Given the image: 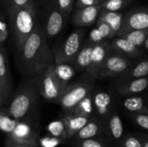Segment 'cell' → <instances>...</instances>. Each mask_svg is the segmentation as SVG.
<instances>
[{
  "label": "cell",
  "instance_id": "21",
  "mask_svg": "<svg viewBox=\"0 0 148 147\" xmlns=\"http://www.w3.org/2000/svg\"><path fill=\"white\" fill-rule=\"evenodd\" d=\"M125 109L132 114L135 113H148V107L145 101L140 96H128L123 102Z\"/></svg>",
  "mask_w": 148,
  "mask_h": 147
},
{
  "label": "cell",
  "instance_id": "10",
  "mask_svg": "<svg viewBox=\"0 0 148 147\" xmlns=\"http://www.w3.org/2000/svg\"><path fill=\"white\" fill-rule=\"evenodd\" d=\"M104 136L109 142L117 146L121 144L124 137V127L122 120L117 113H111L104 122Z\"/></svg>",
  "mask_w": 148,
  "mask_h": 147
},
{
  "label": "cell",
  "instance_id": "28",
  "mask_svg": "<svg viewBox=\"0 0 148 147\" xmlns=\"http://www.w3.org/2000/svg\"><path fill=\"white\" fill-rule=\"evenodd\" d=\"M121 147H144L140 134L127 133L124 135L120 144Z\"/></svg>",
  "mask_w": 148,
  "mask_h": 147
},
{
  "label": "cell",
  "instance_id": "23",
  "mask_svg": "<svg viewBox=\"0 0 148 147\" xmlns=\"http://www.w3.org/2000/svg\"><path fill=\"white\" fill-rule=\"evenodd\" d=\"M95 108H94V104H93V98L91 97L90 94L86 96L83 100H82L78 105L75 107V109L72 111L73 113L81 115V116H85L88 118H91L94 115Z\"/></svg>",
  "mask_w": 148,
  "mask_h": 147
},
{
  "label": "cell",
  "instance_id": "31",
  "mask_svg": "<svg viewBox=\"0 0 148 147\" xmlns=\"http://www.w3.org/2000/svg\"><path fill=\"white\" fill-rule=\"evenodd\" d=\"M0 80L2 81L3 86L6 88V89L10 92V78L8 76V71L6 68L5 59L3 53L2 49L0 48Z\"/></svg>",
  "mask_w": 148,
  "mask_h": 147
},
{
  "label": "cell",
  "instance_id": "7",
  "mask_svg": "<svg viewBox=\"0 0 148 147\" xmlns=\"http://www.w3.org/2000/svg\"><path fill=\"white\" fill-rule=\"evenodd\" d=\"M39 131L27 119L18 120L11 133L6 135L5 147L14 144H37Z\"/></svg>",
  "mask_w": 148,
  "mask_h": 147
},
{
  "label": "cell",
  "instance_id": "27",
  "mask_svg": "<svg viewBox=\"0 0 148 147\" xmlns=\"http://www.w3.org/2000/svg\"><path fill=\"white\" fill-rule=\"evenodd\" d=\"M75 147H109L103 136L73 142Z\"/></svg>",
  "mask_w": 148,
  "mask_h": 147
},
{
  "label": "cell",
  "instance_id": "19",
  "mask_svg": "<svg viewBox=\"0 0 148 147\" xmlns=\"http://www.w3.org/2000/svg\"><path fill=\"white\" fill-rule=\"evenodd\" d=\"M123 14L120 13L119 11H109V10H105L101 13L98 21H102L107 23L112 29V37L116 36L121 26L123 20Z\"/></svg>",
  "mask_w": 148,
  "mask_h": 147
},
{
  "label": "cell",
  "instance_id": "22",
  "mask_svg": "<svg viewBox=\"0 0 148 147\" xmlns=\"http://www.w3.org/2000/svg\"><path fill=\"white\" fill-rule=\"evenodd\" d=\"M46 132L48 134L59 138V139H62L64 140L68 139V135H67V130H66V126L65 124L62 120V118L53 120L50 123H49L46 127Z\"/></svg>",
  "mask_w": 148,
  "mask_h": 147
},
{
  "label": "cell",
  "instance_id": "38",
  "mask_svg": "<svg viewBox=\"0 0 148 147\" xmlns=\"http://www.w3.org/2000/svg\"><path fill=\"white\" fill-rule=\"evenodd\" d=\"M101 2L99 0H76V7L82 8L88 6H93L96 4H100Z\"/></svg>",
  "mask_w": 148,
  "mask_h": 147
},
{
  "label": "cell",
  "instance_id": "41",
  "mask_svg": "<svg viewBox=\"0 0 148 147\" xmlns=\"http://www.w3.org/2000/svg\"><path fill=\"white\" fill-rule=\"evenodd\" d=\"M142 140H143V146L148 147V135L146 134H140Z\"/></svg>",
  "mask_w": 148,
  "mask_h": 147
},
{
  "label": "cell",
  "instance_id": "45",
  "mask_svg": "<svg viewBox=\"0 0 148 147\" xmlns=\"http://www.w3.org/2000/svg\"><path fill=\"white\" fill-rule=\"evenodd\" d=\"M147 89H148V88H147Z\"/></svg>",
  "mask_w": 148,
  "mask_h": 147
},
{
  "label": "cell",
  "instance_id": "26",
  "mask_svg": "<svg viewBox=\"0 0 148 147\" xmlns=\"http://www.w3.org/2000/svg\"><path fill=\"white\" fill-rule=\"evenodd\" d=\"M56 75L63 81L69 83V81L73 78L75 74V69L69 63H59L54 65Z\"/></svg>",
  "mask_w": 148,
  "mask_h": 147
},
{
  "label": "cell",
  "instance_id": "39",
  "mask_svg": "<svg viewBox=\"0 0 148 147\" xmlns=\"http://www.w3.org/2000/svg\"><path fill=\"white\" fill-rule=\"evenodd\" d=\"M9 93L10 92L6 89V88L3 86L2 81L0 80V107H2L4 104V102L6 101Z\"/></svg>",
  "mask_w": 148,
  "mask_h": 147
},
{
  "label": "cell",
  "instance_id": "43",
  "mask_svg": "<svg viewBox=\"0 0 148 147\" xmlns=\"http://www.w3.org/2000/svg\"><path fill=\"white\" fill-rule=\"evenodd\" d=\"M3 1L6 4H8V3H9V1H10V0H3Z\"/></svg>",
  "mask_w": 148,
  "mask_h": 147
},
{
  "label": "cell",
  "instance_id": "1",
  "mask_svg": "<svg viewBox=\"0 0 148 147\" xmlns=\"http://www.w3.org/2000/svg\"><path fill=\"white\" fill-rule=\"evenodd\" d=\"M19 50L22 68L27 74L39 75L54 63L45 33L37 25Z\"/></svg>",
  "mask_w": 148,
  "mask_h": 147
},
{
  "label": "cell",
  "instance_id": "4",
  "mask_svg": "<svg viewBox=\"0 0 148 147\" xmlns=\"http://www.w3.org/2000/svg\"><path fill=\"white\" fill-rule=\"evenodd\" d=\"M36 85L39 94L46 101L57 102L69 83L62 81L56 75L54 64H51L38 75Z\"/></svg>",
  "mask_w": 148,
  "mask_h": 147
},
{
  "label": "cell",
  "instance_id": "2",
  "mask_svg": "<svg viewBox=\"0 0 148 147\" xmlns=\"http://www.w3.org/2000/svg\"><path fill=\"white\" fill-rule=\"evenodd\" d=\"M38 94L36 81H25L17 89L7 109L10 115L17 120L27 119L35 107Z\"/></svg>",
  "mask_w": 148,
  "mask_h": 147
},
{
  "label": "cell",
  "instance_id": "24",
  "mask_svg": "<svg viewBox=\"0 0 148 147\" xmlns=\"http://www.w3.org/2000/svg\"><path fill=\"white\" fill-rule=\"evenodd\" d=\"M18 120L10 115L7 109H0V131L6 135L12 132Z\"/></svg>",
  "mask_w": 148,
  "mask_h": 147
},
{
  "label": "cell",
  "instance_id": "17",
  "mask_svg": "<svg viewBox=\"0 0 148 147\" xmlns=\"http://www.w3.org/2000/svg\"><path fill=\"white\" fill-rule=\"evenodd\" d=\"M110 48L117 52L122 53L127 55H131L133 57H138L141 54L139 47H136L122 36H119L118 38L113 40Z\"/></svg>",
  "mask_w": 148,
  "mask_h": 147
},
{
  "label": "cell",
  "instance_id": "29",
  "mask_svg": "<svg viewBox=\"0 0 148 147\" xmlns=\"http://www.w3.org/2000/svg\"><path fill=\"white\" fill-rule=\"evenodd\" d=\"M131 0H104L101 4V9L109 11H119L124 9L130 3Z\"/></svg>",
  "mask_w": 148,
  "mask_h": 147
},
{
  "label": "cell",
  "instance_id": "3",
  "mask_svg": "<svg viewBox=\"0 0 148 147\" xmlns=\"http://www.w3.org/2000/svg\"><path fill=\"white\" fill-rule=\"evenodd\" d=\"M13 30L18 49H20L26 39L35 29L36 23V11L34 1L18 10L11 16Z\"/></svg>",
  "mask_w": 148,
  "mask_h": 147
},
{
  "label": "cell",
  "instance_id": "37",
  "mask_svg": "<svg viewBox=\"0 0 148 147\" xmlns=\"http://www.w3.org/2000/svg\"><path fill=\"white\" fill-rule=\"evenodd\" d=\"M89 39H90V42H93V43L95 44V43H99V42H102L104 38L102 37L100 30L97 28H95V29H94L91 31L90 36H89Z\"/></svg>",
  "mask_w": 148,
  "mask_h": 147
},
{
  "label": "cell",
  "instance_id": "15",
  "mask_svg": "<svg viewBox=\"0 0 148 147\" xmlns=\"http://www.w3.org/2000/svg\"><path fill=\"white\" fill-rule=\"evenodd\" d=\"M61 118L62 119V120H63V122L65 124V126H66L67 135H68L67 141L72 140V139L75 136V134L90 120V118L77 115V114H75L73 113H64V115H62Z\"/></svg>",
  "mask_w": 148,
  "mask_h": 147
},
{
  "label": "cell",
  "instance_id": "44",
  "mask_svg": "<svg viewBox=\"0 0 148 147\" xmlns=\"http://www.w3.org/2000/svg\"><path fill=\"white\" fill-rule=\"evenodd\" d=\"M99 1H100V2H101H101H103V1H104V0H99Z\"/></svg>",
  "mask_w": 148,
  "mask_h": 147
},
{
  "label": "cell",
  "instance_id": "13",
  "mask_svg": "<svg viewBox=\"0 0 148 147\" xmlns=\"http://www.w3.org/2000/svg\"><path fill=\"white\" fill-rule=\"evenodd\" d=\"M101 10V4H96L93 6L77 8L73 16V23L81 27L90 26L94 24L99 16V12Z\"/></svg>",
  "mask_w": 148,
  "mask_h": 147
},
{
  "label": "cell",
  "instance_id": "33",
  "mask_svg": "<svg viewBox=\"0 0 148 147\" xmlns=\"http://www.w3.org/2000/svg\"><path fill=\"white\" fill-rule=\"evenodd\" d=\"M148 75V61L140 62L133 70H132V77L135 78H141L145 77Z\"/></svg>",
  "mask_w": 148,
  "mask_h": 147
},
{
  "label": "cell",
  "instance_id": "18",
  "mask_svg": "<svg viewBox=\"0 0 148 147\" xmlns=\"http://www.w3.org/2000/svg\"><path fill=\"white\" fill-rule=\"evenodd\" d=\"M148 88V79L145 77L135 78L123 83L119 88V92L123 95H132L143 92Z\"/></svg>",
  "mask_w": 148,
  "mask_h": 147
},
{
  "label": "cell",
  "instance_id": "8",
  "mask_svg": "<svg viewBox=\"0 0 148 147\" xmlns=\"http://www.w3.org/2000/svg\"><path fill=\"white\" fill-rule=\"evenodd\" d=\"M148 9H138L128 12L123 16L121 26L116 36H121L133 30L147 29Z\"/></svg>",
  "mask_w": 148,
  "mask_h": 147
},
{
  "label": "cell",
  "instance_id": "6",
  "mask_svg": "<svg viewBox=\"0 0 148 147\" xmlns=\"http://www.w3.org/2000/svg\"><path fill=\"white\" fill-rule=\"evenodd\" d=\"M91 86L88 82H77L68 85L57 103L65 113H72L78 103L90 94Z\"/></svg>",
  "mask_w": 148,
  "mask_h": 147
},
{
  "label": "cell",
  "instance_id": "9",
  "mask_svg": "<svg viewBox=\"0 0 148 147\" xmlns=\"http://www.w3.org/2000/svg\"><path fill=\"white\" fill-rule=\"evenodd\" d=\"M129 61L119 54L108 55L103 63L100 77H114L124 73L128 68Z\"/></svg>",
  "mask_w": 148,
  "mask_h": 147
},
{
  "label": "cell",
  "instance_id": "16",
  "mask_svg": "<svg viewBox=\"0 0 148 147\" xmlns=\"http://www.w3.org/2000/svg\"><path fill=\"white\" fill-rule=\"evenodd\" d=\"M111 96L109 94L105 92H99L95 94L93 98V104L95 111L97 113L99 117L108 118L110 113L111 107Z\"/></svg>",
  "mask_w": 148,
  "mask_h": 147
},
{
  "label": "cell",
  "instance_id": "11",
  "mask_svg": "<svg viewBox=\"0 0 148 147\" xmlns=\"http://www.w3.org/2000/svg\"><path fill=\"white\" fill-rule=\"evenodd\" d=\"M108 48H109L108 44L103 41L99 43H95L94 45L92 56H91V62H90L88 68L86 69L88 73L93 77H95V78L100 77L103 63L108 55Z\"/></svg>",
  "mask_w": 148,
  "mask_h": 147
},
{
  "label": "cell",
  "instance_id": "36",
  "mask_svg": "<svg viewBox=\"0 0 148 147\" xmlns=\"http://www.w3.org/2000/svg\"><path fill=\"white\" fill-rule=\"evenodd\" d=\"M102 37L105 39V38H111L112 37V29H111V27L105 22H102V21H97V27H96Z\"/></svg>",
  "mask_w": 148,
  "mask_h": 147
},
{
  "label": "cell",
  "instance_id": "34",
  "mask_svg": "<svg viewBox=\"0 0 148 147\" xmlns=\"http://www.w3.org/2000/svg\"><path fill=\"white\" fill-rule=\"evenodd\" d=\"M31 1H33V0H10L7 4L10 16H11L15 12H16L18 10L25 7Z\"/></svg>",
  "mask_w": 148,
  "mask_h": 147
},
{
  "label": "cell",
  "instance_id": "14",
  "mask_svg": "<svg viewBox=\"0 0 148 147\" xmlns=\"http://www.w3.org/2000/svg\"><path fill=\"white\" fill-rule=\"evenodd\" d=\"M65 20L58 7L51 10L45 24V29H43L46 37L52 38L57 36L62 31Z\"/></svg>",
  "mask_w": 148,
  "mask_h": 147
},
{
  "label": "cell",
  "instance_id": "20",
  "mask_svg": "<svg viewBox=\"0 0 148 147\" xmlns=\"http://www.w3.org/2000/svg\"><path fill=\"white\" fill-rule=\"evenodd\" d=\"M94 45L95 43L90 42V43L84 45L82 48H81L80 51L78 52L77 55L75 56L73 62L75 63V70H83L88 68L90 62H91V56H92Z\"/></svg>",
  "mask_w": 148,
  "mask_h": 147
},
{
  "label": "cell",
  "instance_id": "30",
  "mask_svg": "<svg viewBox=\"0 0 148 147\" xmlns=\"http://www.w3.org/2000/svg\"><path fill=\"white\" fill-rule=\"evenodd\" d=\"M65 142L66 140L51 136L48 133L42 137H39L37 139L38 147H57Z\"/></svg>",
  "mask_w": 148,
  "mask_h": 147
},
{
  "label": "cell",
  "instance_id": "35",
  "mask_svg": "<svg viewBox=\"0 0 148 147\" xmlns=\"http://www.w3.org/2000/svg\"><path fill=\"white\" fill-rule=\"evenodd\" d=\"M131 117L138 126L148 131V113H135Z\"/></svg>",
  "mask_w": 148,
  "mask_h": 147
},
{
  "label": "cell",
  "instance_id": "42",
  "mask_svg": "<svg viewBox=\"0 0 148 147\" xmlns=\"http://www.w3.org/2000/svg\"><path fill=\"white\" fill-rule=\"evenodd\" d=\"M144 46H145V48L148 50V37L146 39V41H145V42H144Z\"/></svg>",
  "mask_w": 148,
  "mask_h": 147
},
{
  "label": "cell",
  "instance_id": "5",
  "mask_svg": "<svg viewBox=\"0 0 148 147\" xmlns=\"http://www.w3.org/2000/svg\"><path fill=\"white\" fill-rule=\"evenodd\" d=\"M84 34L85 33L82 29L73 31L55 54L54 63L59 64L73 62L82 48Z\"/></svg>",
  "mask_w": 148,
  "mask_h": 147
},
{
  "label": "cell",
  "instance_id": "25",
  "mask_svg": "<svg viewBox=\"0 0 148 147\" xmlns=\"http://www.w3.org/2000/svg\"><path fill=\"white\" fill-rule=\"evenodd\" d=\"M127 40H128L131 43L135 45L136 47H140L144 45L146 39L148 37L147 29H139V30H133L128 33H126L121 36Z\"/></svg>",
  "mask_w": 148,
  "mask_h": 147
},
{
  "label": "cell",
  "instance_id": "32",
  "mask_svg": "<svg viewBox=\"0 0 148 147\" xmlns=\"http://www.w3.org/2000/svg\"><path fill=\"white\" fill-rule=\"evenodd\" d=\"M75 0H57V7L65 19L69 16L75 4Z\"/></svg>",
  "mask_w": 148,
  "mask_h": 147
},
{
  "label": "cell",
  "instance_id": "12",
  "mask_svg": "<svg viewBox=\"0 0 148 147\" xmlns=\"http://www.w3.org/2000/svg\"><path fill=\"white\" fill-rule=\"evenodd\" d=\"M101 136H104V122L101 120L93 116L90 118L88 122L75 134L72 140L73 142H77L80 140Z\"/></svg>",
  "mask_w": 148,
  "mask_h": 147
},
{
  "label": "cell",
  "instance_id": "40",
  "mask_svg": "<svg viewBox=\"0 0 148 147\" xmlns=\"http://www.w3.org/2000/svg\"><path fill=\"white\" fill-rule=\"evenodd\" d=\"M9 147H38L37 144H14Z\"/></svg>",
  "mask_w": 148,
  "mask_h": 147
}]
</instances>
